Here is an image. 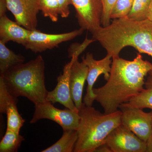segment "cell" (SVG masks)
I'll return each instance as SVG.
<instances>
[{"label": "cell", "instance_id": "1", "mask_svg": "<svg viewBox=\"0 0 152 152\" xmlns=\"http://www.w3.org/2000/svg\"><path fill=\"white\" fill-rule=\"evenodd\" d=\"M110 77L105 84L93 89L95 101L101 105L104 113L118 110L120 105L130 101L144 88L145 77L152 71V64L143 60L140 53L132 61L119 56L112 58Z\"/></svg>", "mask_w": 152, "mask_h": 152}, {"label": "cell", "instance_id": "2", "mask_svg": "<svg viewBox=\"0 0 152 152\" xmlns=\"http://www.w3.org/2000/svg\"><path fill=\"white\" fill-rule=\"evenodd\" d=\"M92 39L99 42L112 58L119 56L121 51L128 46L152 58V22L148 19L138 21L128 17L113 19L108 26H102L93 34Z\"/></svg>", "mask_w": 152, "mask_h": 152}, {"label": "cell", "instance_id": "3", "mask_svg": "<svg viewBox=\"0 0 152 152\" xmlns=\"http://www.w3.org/2000/svg\"><path fill=\"white\" fill-rule=\"evenodd\" d=\"M45 61L38 56L34 59L13 67L0 77L9 92L15 97L23 96L34 105L47 102Z\"/></svg>", "mask_w": 152, "mask_h": 152}, {"label": "cell", "instance_id": "4", "mask_svg": "<svg viewBox=\"0 0 152 152\" xmlns=\"http://www.w3.org/2000/svg\"><path fill=\"white\" fill-rule=\"evenodd\" d=\"M79 114L78 138L74 152H94L105 143L110 133L121 124V112L119 110L112 113L103 114L83 103Z\"/></svg>", "mask_w": 152, "mask_h": 152}, {"label": "cell", "instance_id": "5", "mask_svg": "<svg viewBox=\"0 0 152 152\" xmlns=\"http://www.w3.org/2000/svg\"><path fill=\"white\" fill-rule=\"evenodd\" d=\"M119 110L121 112V124L147 142L152 134V112L146 113L128 102L121 104Z\"/></svg>", "mask_w": 152, "mask_h": 152}, {"label": "cell", "instance_id": "6", "mask_svg": "<svg viewBox=\"0 0 152 152\" xmlns=\"http://www.w3.org/2000/svg\"><path fill=\"white\" fill-rule=\"evenodd\" d=\"M53 121L60 125L63 131L77 130L80 124L79 111H75L66 108L61 110L55 107L53 104L46 102L35 105V111L31 124H34L41 119Z\"/></svg>", "mask_w": 152, "mask_h": 152}, {"label": "cell", "instance_id": "7", "mask_svg": "<svg viewBox=\"0 0 152 152\" xmlns=\"http://www.w3.org/2000/svg\"><path fill=\"white\" fill-rule=\"evenodd\" d=\"M80 28L92 34L102 26L103 5L102 0H71Z\"/></svg>", "mask_w": 152, "mask_h": 152}, {"label": "cell", "instance_id": "8", "mask_svg": "<svg viewBox=\"0 0 152 152\" xmlns=\"http://www.w3.org/2000/svg\"><path fill=\"white\" fill-rule=\"evenodd\" d=\"M84 31L83 29L80 28L63 34H48L36 29L31 31L27 40L23 46L33 53H42L58 47L62 43L73 39L82 35Z\"/></svg>", "mask_w": 152, "mask_h": 152}, {"label": "cell", "instance_id": "9", "mask_svg": "<svg viewBox=\"0 0 152 152\" xmlns=\"http://www.w3.org/2000/svg\"><path fill=\"white\" fill-rule=\"evenodd\" d=\"M82 61L88 68L86 80L88 86L83 103L86 105L92 106L96 97V95L93 91L94 85L99 76L102 74L104 75L105 80L107 81L108 80L113 59L110 56L107 55L104 58L96 60L95 59L92 54L88 53L86 56L82 57Z\"/></svg>", "mask_w": 152, "mask_h": 152}, {"label": "cell", "instance_id": "10", "mask_svg": "<svg viewBox=\"0 0 152 152\" xmlns=\"http://www.w3.org/2000/svg\"><path fill=\"white\" fill-rule=\"evenodd\" d=\"M105 143L112 152H147V143L122 124L110 133Z\"/></svg>", "mask_w": 152, "mask_h": 152}, {"label": "cell", "instance_id": "11", "mask_svg": "<svg viewBox=\"0 0 152 152\" xmlns=\"http://www.w3.org/2000/svg\"><path fill=\"white\" fill-rule=\"evenodd\" d=\"M8 10L15 21L30 30L37 29V15L40 11L39 0H6Z\"/></svg>", "mask_w": 152, "mask_h": 152}, {"label": "cell", "instance_id": "12", "mask_svg": "<svg viewBox=\"0 0 152 152\" xmlns=\"http://www.w3.org/2000/svg\"><path fill=\"white\" fill-rule=\"evenodd\" d=\"M71 58L70 62L64 66L63 73L57 78L58 83L54 89L48 92L46 100L53 104L59 103L66 108L79 111L72 99L70 87L71 67L75 60L78 57L73 56Z\"/></svg>", "mask_w": 152, "mask_h": 152}, {"label": "cell", "instance_id": "13", "mask_svg": "<svg viewBox=\"0 0 152 152\" xmlns=\"http://www.w3.org/2000/svg\"><path fill=\"white\" fill-rule=\"evenodd\" d=\"M18 98L8 91L4 80L0 77V112L7 116V129L20 132L26 121L17 108Z\"/></svg>", "mask_w": 152, "mask_h": 152}, {"label": "cell", "instance_id": "14", "mask_svg": "<svg viewBox=\"0 0 152 152\" xmlns=\"http://www.w3.org/2000/svg\"><path fill=\"white\" fill-rule=\"evenodd\" d=\"M88 72V68L84 63L80 62L78 58L75 60L71 67L70 87L72 99L79 111L83 104V91Z\"/></svg>", "mask_w": 152, "mask_h": 152}, {"label": "cell", "instance_id": "15", "mask_svg": "<svg viewBox=\"0 0 152 152\" xmlns=\"http://www.w3.org/2000/svg\"><path fill=\"white\" fill-rule=\"evenodd\" d=\"M31 31L11 20L6 14L0 16V41L3 42L12 41L23 46Z\"/></svg>", "mask_w": 152, "mask_h": 152}, {"label": "cell", "instance_id": "16", "mask_svg": "<svg viewBox=\"0 0 152 152\" xmlns=\"http://www.w3.org/2000/svg\"><path fill=\"white\" fill-rule=\"evenodd\" d=\"M77 138V130H66L63 131V134L61 137L56 142L41 152H73Z\"/></svg>", "mask_w": 152, "mask_h": 152}, {"label": "cell", "instance_id": "17", "mask_svg": "<svg viewBox=\"0 0 152 152\" xmlns=\"http://www.w3.org/2000/svg\"><path fill=\"white\" fill-rule=\"evenodd\" d=\"M6 43L0 41V74L3 75L9 69L25 61L24 57L10 50Z\"/></svg>", "mask_w": 152, "mask_h": 152}, {"label": "cell", "instance_id": "18", "mask_svg": "<svg viewBox=\"0 0 152 152\" xmlns=\"http://www.w3.org/2000/svg\"><path fill=\"white\" fill-rule=\"evenodd\" d=\"M128 103L142 110L148 108L152 110V73H149L143 90Z\"/></svg>", "mask_w": 152, "mask_h": 152}, {"label": "cell", "instance_id": "19", "mask_svg": "<svg viewBox=\"0 0 152 152\" xmlns=\"http://www.w3.org/2000/svg\"><path fill=\"white\" fill-rule=\"evenodd\" d=\"M24 140L19 132L7 129L4 136L0 142V152H17Z\"/></svg>", "mask_w": 152, "mask_h": 152}, {"label": "cell", "instance_id": "20", "mask_svg": "<svg viewBox=\"0 0 152 152\" xmlns=\"http://www.w3.org/2000/svg\"><path fill=\"white\" fill-rule=\"evenodd\" d=\"M39 7L44 17L48 18L53 22L58 21L60 15L58 0H39Z\"/></svg>", "mask_w": 152, "mask_h": 152}, {"label": "cell", "instance_id": "21", "mask_svg": "<svg viewBox=\"0 0 152 152\" xmlns=\"http://www.w3.org/2000/svg\"><path fill=\"white\" fill-rule=\"evenodd\" d=\"M152 0H134L128 18L141 21L147 19V15Z\"/></svg>", "mask_w": 152, "mask_h": 152}, {"label": "cell", "instance_id": "22", "mask_svg": "<svg viewBox=\"0 0 152 152\" xmlns=\"http://www.w3.org/2000/svg\"><path fill=\"white\" fill-rule=\"evenodd\" d=\"M134 1V0H117L111 14V20L127 17Z\"/></svg>", "mask_w": 152, "mask_h": 152}, {"label": "cell", "instance_id": "23", "mask_svg": "<svg viewBox=\"0 0 152 152\" xmlns=\"http://www.w3.org/2000/svg\"><path fill=\"white\" fill-rule=\"evenodd\" d=\"M94 39H88L86 37L82 44L75 43L72 44L68 50L69 58L73 56L78 57L86 49L89 45L93 42H95Z\"/></svg>", "mask_w": 152, "mask_h": 152}, {"label": "cell", "instance_id": "24", "mask_svg": "<svg viewBox=\"0 0 152 152\" xmlns=\"http://www.w3.org/2000/svg\"><path fill=\"white\" fill-rule=\"evenodd\" d=\"M117 0H102L103 5V14L102 18V26H108L111 21V14Z\"/></svg>", "mask_w": 152, "mask_h": 152}, {"label": "cell", "instance_id": "25", "mask_svg": "<svg viewBox=\"0 0 152 152\" xmlns=\"http://www.w3.org/2000/svg\"><path fill=\"white\" fill-rule=\"evenodd\" d=\"M59 7L60 15L64 18H67L70 14L69 5L71 0H58Z\"/></svg>", "mask_w": 152, "mask_h": 152}, {"label": "cell", "instance_id": "26", "mask_svg": "<svg viewBox=\"0 0 152 152\" xmlns=\"http://www.w3.org/2000/svg\"><path fill=\"white\" fill-rule=\"evenodd\" d=\"M7 10L8 9L6 0H0V16L6 14Z\"/></svg>", "mask_w": 152, "mask_h": 152}, {"label": "cell", "instance_id": "27", "mask_svg": "<svg viewBox=\"0 0 152 152\" xmlns=\"http://www.w3.org/2000/svg\"><path fill=\"white\" fill-rule=\"evenodd\" d=\"M94 152H112L109 147L106 143L103 144L98 147L95 150Z\"/></svg>", "mask_w": 152, "mask_h": 152}, {"label": "cell", "instance_id": "28", "mask_svg": "<svg viewBox=\"0 0 152 152\" xmlns=\"http://www.w3.org/2000/svg\"><path fill=\"white\" fill-rule=\"evenodd\" d=\"M146 143V152H152V134Z\"/></svg>", "mask_w": 152, "mask_h": 152}, {"label": "cell", "instance_id": "29", "mask_svg": "<svg viewBox=\"0 0 152 152\" xmlns=\"http://www.w3.org/2000/svg\"><path fill=\"white\" fill-rule=\"evenodd\" d=\"M147 19L152 22V0L147 13Z\"/></svg>", "mask_w": 152, "mask_h": 152}]
</instances>
